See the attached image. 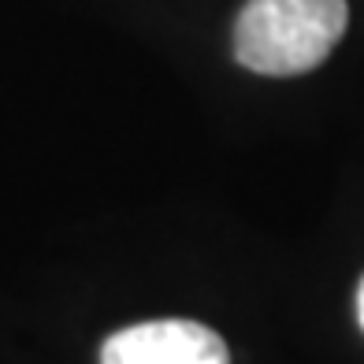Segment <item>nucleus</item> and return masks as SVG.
<instances>
[{"label":"nucleus","instance_id":"7ed1b4c3","mask_svg":"<svg viewBox=\"0 0 364 364\" xmlns=\"http://www.w3.org/2000/svg\"><path fill=\"white\" fill-rule=\"evenodd\" d=\"M357 323L364 331V279H360V287H357Z\"/></svg>","mask_w":364,"mask_h":364},{"label":"nucleus","instance_id":"f257e3e1","mask_svg":"<svg viewBox=\"0 0 364 364\" xmlns=\"http://www.w3.org/2000/svg\"><path fill=\"white\" fill-rule=\"evenodd\" d=\"M346 23V0H250L235 23V60L272 78L305 75L331 56Z\"/></svg>","mask_w":364,"mask_h":364},{"label":"nucleus","instance_id":"f03ea898","mask_svg":"<svg viewBox=\"0 0 364 364\" xmlns=\"http://www.w3.org/2000/svg\"><path fill=\"white\" fill-rule=\"evenodd\" d=\"M101 364H230V353L197 320H145L105 338Z\"/></svg>","mask_w":364,"mask_h":364}]
</instances>
